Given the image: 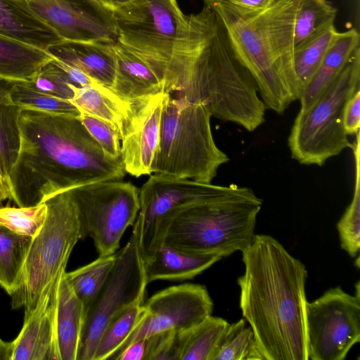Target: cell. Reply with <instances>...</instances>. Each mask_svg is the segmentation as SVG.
<instances>
[{
	"mask_svg": "<svg viewBox=\"0 0 360 360\" xmlns=\"http://www.w3.org/2000/svg\"><path fill=\"white\" fill-rule=\"evenodd\" d=\"M20 147L11 171L12 200L34 206L82 185L121 180V160L109 158L79 117L21 110Z\"/></svg>",
	"mask_w": 360,
	"mask_h": 360,
	"instance_id": "6da1fadb",
	"label": "cell"
},
{
	"mask_svg": "<svg viewBox=\"0 0 360 360\" xmlns=\"http://www.w3.org/2000/svg\"><path fill=\"white\" fill-rule=\"evenodd\" d=\"M242 253L240 308L264 360H308L304 264L266 234Z\"/></svg>",
	"mask_w": 360,
	"mask_h": 360,
	"instance_id": "7a4b0ae2",
	"label": "cell"
},
{
	"mask_svg": "<svg viewBox=\"0 0 360 360\" xmlns=\"http://www.w3.org/2000/svg\"><path fill=\"white\" fill-rule=\"evenodd\" d=\"M303 0H276L249 10L226 0H202L221 19L232 50L255 79L266 108L283 114L299 100L294 27Z\"/></svg>",
	"mask_w": 360,
	"mask_h": 360,
	"instance_id": "3957f363",
	"label": "cell"
},
{
	"mask_svg": "<svg viewBox=\"0 0 360 360\" xmlns=\"http://www.w3.org/2000/svg\"><path fill=\"white\" fill-rule=\"evenodd\" d=\"M206 103L212 117L253 131L265 121L266 106L257 84L236 57L215 13L202 16L190 37L181 93Z\"/></svg>",
	"mask_w": 360,
	"mask_h": 360,
	"instance_id": "277c9868",
	"label": "cell"
},
{
	"mask_svg": "<svg viewBox=\"0 0 360 360\" xmlns=\"http://www.w3.org/2000/svg\"><path fill=\"white\" fill-rule=\"evenodd\" d=\"M262 205L253 198H230L195 202L169 213L161 224L162 244L190 255L226 257L253 241Z\"/></svg>",
	"mask_w": 360,
	"mask_h": 360,
	"instance_id": "5b68a950",
	"label": "cell"
},
{
	"mask_svg": "<svg viewBox=\"0 0 360 360\" xmlns=\"http://www.w3.org/2000/svg\"><path fill=\"white\" fill-rule=\"evenodd\" d=\"M211 117L205 102L170 96L162 113L152 173L211 183L219 167L229 161L215 143Z\"/></svg>",
	"mask_w": 360,
	"mask_h": 360,
	"instance_id": "8992f818",
	"label": "cell"
},
{
	"mask_svg": "<svg viewBox=\"0 0 360 360\" xmlns=\"http://www.w3.org/2000/svg\"><path fill=\"white\" fill-rule=\"evenodd\" d=\"M360 90V48H357L333 81L306 109L298 112L288 145L291 157L306 165L322 166L352 147L343 126V112Z\"/></svg>",
	"mask_w": 360,
	"mask_h": 360,
	"instance_id": "52a82bcc",
	"label": "cell"
},
{
	"mask_svg": "<svg viewBox=\"0 0 360 360\" xmlns=\"http://www.w3.org/2000/svg\"><path fill=\"white\" fill-rule=\"evenodd\" d=\"M46 219L32 238L18 289L11 296L12 307L25 308V319L35 308L45 289L65 270L70 255L81 239L79 224L68 191L48 198Z\"/></svg>",
	"mask_w": 360,
	"mask_h": 360,
	"instance_id": "ba28073f",
	"label": "cell"
},
{
	"mask_svg": "<svg viewBox=\"0 0 360 360\" xmlns=\"http://www.w3.org/2000/svg\"><path fill=\"white\" fill-rule=\"evenodd\" d=\"M113 18L117 41L150 67L166 91L173 48L187 24L176 0H134L114 9Z\"/></svg>",
	"mask_w": 360,
	"mask_h": 360,
	"instance_id": "9c48e42d",
	"label": "cell"
},
{
	"mask_svg": "<svg viewBox=\"0 0 360 360\" xmlns=\"http://www.w3.org/2000/svg\"><path fill=\"white\" fill-rule=\"evenodd\" d=\"M76 210L81 239H92L98 256L113 255L139 214V189L121 180L90 183L67 190Z\"/></svg>",
	"mask_w": 360,
	"mask_h": 360,
	"instance_id": "30bf717a",
	"label": "cell"
},
{
	"mask_svg": "<svg viewBox=\"0 0 360 360\" xmlns=\"http://www.w3.org/2000/svg\"><path fill=\"white\" fill-rule=\"evenodd\" d=\"M257 197L248 187L202 183L154 174L139 189L140 208L134 224L143 262L162 245L161 224L174 210L192 203L230 198Z\"/></svg>",
	"mask_w": 360,
	"mask_h": 360,
	"instance_id": "8fae6325",
	"label": "cell"
},
{
	"mask_svg": "<svg viewBox=\"0 0 360 360\" xmlns=\"http://www.w3.org/2000/svg\"><path fill=\"white\" fill-rule=\"evenodd\" d=\"M115 257L108 278L85 310L77 360H93L100 336L111 319L128 307L143 302L148 283L135 224L127 243Z\"/></svg>",
	"mask_w": 360,
	"mask_h": 360,
	"instance_id": "7c38bea8",
	"label": "cell"
},
{
	"mask_svg": "<svg viewBox=\"0 0 360 360\" xmlns=\"http://www.w3.org/2000/svg\"><path fill=\"white\" fill-rule=\"evenodd\" d=\"M340 287L307 302L305 330L308 359L342 360L360 340V299Z\"/></svg>",
	"mask_w": 360,
	"mask_h": 360,
	"instance_id": "4fadbf2b",
	"label": "cell"
},
{
	"mask_svg": "<svg viewBox=\"0 0 360 360\" xmlns=\"http://www.w3.org/2000/svg\"><path fill=\"white\" fill-rule=\"evenodd\" d=\"M141 321L110 359L115 360L129 345L169 330H188L212 315L213 302L205 286L186 283L171 286L144 302Z\"/></svg>",
	"mask_w": 360,
	"mask_h": 360,
	"instance_id": "5bb4252c",
	"label": "cell"
},
{
	"mask_svg": "<svg viewBox=\"0 0 360 360\" xmlns=\"http://www.w3.org/2000/svg\"><path fill=\"white\" fill-rule=\"evenodd\" d=\"M62 41L115 43L113 11L100 0H24Z\"/></svg>",
	"mask_w": 360,
	"mask_h": 360,
	"instance_id": "9a60e30c",
	"label": "cell"
},
{
	"mask_svg": "<svg viewBox=\"0 0 360 360\" xmlns=\"http://www.w3.org/2000/svg\"><path fill=\"white\" fill-rule=\"evenodd\" d=\"M170 96L161 91L129 99L120 130L121 160L126 173L135 177L152 174L162 113Z\"/></svg>",
	"mask_w": 360,
	"mask_h": 360,
	"instance_id": "2e32d148",
	"label": "cell"
},
{
	"mask_svg": "<svg viewBox=\"0 0 360 360\" xmlns=\"http://www.w3.org/2000/svg\"><path fill=\"white\" fill-rule=\"evenodd\" d=\"M58 278L45 289L33 311L24 319L19 335L11 342L10 360H60L55 325Z\"/></svg>",
	"mask_w": 360,
	"mask_h": 360,
	"instance_id": "e0dca14e",
	"label": "cell"
},
{
	"mask_svg": "<svg viewBox=\"0 0 360 360\" xmlns=\"http://www.w3.org/2000/svg\"><path fill=\"white\" fill-rule=\"evenodd\" d=\"M114 44L61 41L49 51L55 58L80 69L110 89L116 70Z\"/></svg>",
	"mask_w": 360,
	"mask_h": 360,
	"instance_id": "ac0fdd59",
	"label": "cell"
},
{
	"mask_svg": "<svg viewBox=\"0 0 360 360\" xmlns=\"http://www.w3.org/2000/svg\"><path fill=\"white\" fill-rule=\"evenodd\" d=\"M84 314V307L65 270L58 279L56 290L55 325L60 360H77Z\"/></svg>",
	"mask_w": 360,
	"mask_h": 360,
	"instance_id": "d6986e66",
	"label": "cell"
},
{
	"mask_svg": "<svg viewBox=\"0 0 360 360\" xmlns=\"http://www.w3.org/2000/svg\"><path fill=\"white\" fill-rule=\"evenodd\" d=\"M0 34L46 51L62 41L24 0H0Z\"/></svg>",
	"mask_w": 360,
	"mask_h": 360,
	"instance_id": "ffe728a7",
	"label": "cell"
},
{
	"mask_svg": "<svg viewBox=\"0 0 360 360\" xmlns=\"http://www.w3.org/2000/svg\"><path fill=\"white\" fill-rule=\"evenodd\" d=\"M116 70L111 89L124 99H132L165 91L155 72L141 58L116 41Z\"/></svg>",
	"mask_w": 360,
	"mask_h": 360,
	"instance_id": "44dd1931",
	"label": "cell"
},
{
	"mask_svg": "<svg viewBox=\"0 0 360 360\" xmlns=\"http://www.w3.org/2000/svg\"><path fill=\"white\" fill-rule=\"evenodd\" d=\"M222 257L216 255H190L162 244L144 262L147 283L156 280H186L201 274Z\"/></svg>",
	"mask_w": 360,
	"mask_h": 360,
	"instance_id": "7402d4cb",
	"label": "cell"
},
{
	"mask_svg": "<svg viewBox=\"0 0 360 360\" xmlns=\"http://www.w3.org/2000/svg\"><path fill=\"white\" fill-rule=\"evenodd\" d=\"M54 60L49 51L0 34V78L15 82L30 81Z\"/></svg>",
	"mask_w": 360,
	"mask_h": 360,
	"instance_id": "603a6c76",
	"label": "cell"
},
{
	"mask_svg": "<svg viewBox=\"0 0 360 360\" xmlns=\"http://www.w3.org/2000/svg\"><path fill=\"white\" fill-rule=\"evenodd\" d=\"M359 47V34L355 28L338 33L299 98L301 110L306 109L312 103L340 73Z\"/></svg>",
	"mask_w": 360,
	"mask_h": 360,
	"instance_id": "cb8c5ba5",
	"label": "cell"
},
{
	"mask_svg": "<svg viewBox=\"0 0 360 360\" xmlns=\"http://www.w3.org/2000/svg\"><path fill=\"white\" fill-rule=\"evenodd\" d=\"M74 95L69 100L79 110L84 111L111 124L119 133L129 105V99H124L111 89L99 83L76 86L70 84Z\"/></svg>",
	"mask_w": 360,
	"mask_h": 360,
	"instance_id": "d4e9b609",
	"label": "cell"
},
{
	"mask_svg": "<svg viewBox=\"0 0 360 360\" xmlns=\"http://www.w3.org/2000/svg\"><path fill=\"white\" fill-rule=\"evenodd\" d=\"M338 33L331 23L295 45L294 65L300 95Z\"/></svg>",
	"mask_w": 360,
	"mask_h": 360,
	"instance_id": "484cf974",
	"label": "cell"
},
{
	"mask_svg": "<svg viewBox=\"0 0 360 360\" xmlns=\"http://www.w3.org/2000/svg\"><path fill=\"white\" fill-rule=\"evenodd\" d=\"M32 240L0 226V286L10 296L19 286Z\"/></svg>",
	"mask_w": 360,
	"mask_h": 360,
	"instance_id": "4316f807",
	"label": "cell"
},
{
	"mask_svg": "<svg viewBox=\"0 0 360 360\" xmlns=\"http://www.w3.org/2000/svg\"><path fill=\"white\" fill-rule=\"evenodd\" d=\"M210 360H264L251 327L240 319L229 324L221 336Z\"/></svg>",
	"mask_w": 360,
	"mask_h": 360,
	"instance_id": "83f0119b",
	"label": "cell"
},
{
	"mask_svg": "<svg viewBox=\"0 0 360 360\" xmlns=\"http://www.w3.org/2000/svg\"><path fill=\"white\" fill-rule=\"evenodd\" d=\"M144 313V302H136L112 319L100 336L93 360L110 359L135 328Z\"/></svg>",
	"mask_w": 360,
	"mask_h": 360,
	"instance_id": "f1b7e54d",
	"label": "cell"
},
{
	"mask_svg": "<svg viewBox=\"0 0 360 360\" xmlns=\"http://www.w3.org/2000/svg\"><path fill=\"white\" fill-rule=\"evenodd\" d=\"M352 143L355 162V185L351 202L337 224L341 248L355 258L360 250V155L359 132Z\"/></svg>",
	"mask_w": 360,
	"mask_h": 360,
	"instance_id": "f546056e",
	"label": "cell"
},
{
	"mask_svg": "<svg viewBox=\"0 0 360 360\" xmlns=\"http://www.w3.org/2000/svg\"><path fill=\"white\" fill-rule=\"evenodd\" d=\"M115 261V254L98 256L94 262L71 272H66L67 278L82 302L84 311L105 283Z\"/></svg>",
	"mask_w": 360,
	"mask_h": 360,
	"instance_id": "4dcf8cb0",
	"label": "cell"
},
{
	"mask_svg": "<svg viewBox=\"0 0 360 360\" xmlns=\"http://www.w3.org/2000/svg\"><path fill=\"white\" fill-rule=\"evenodd\" d=\"M229 324L222 318L207 316L188 331L180 360H210Z\"/></svg>",
	"mask_w": 360,
	"mask_h": 360,
	"instance_id": "1f68e13d",
	"label": "cell"
},
{
	"mask_svg": "<svg viewBox=\"0 0 360 360\" xmlns=\"http://www.w3.org/2000/svg\"><path fill=\"white\" fill-rule=\"evenodd\" d=\"M21 110L11 100L0 103V167L10 183L20 147L18 118Z\"/></svg>",
	"mask_w": 360,
	"mask_h": 360,
	"instance_id": "d6a6232c",
	"label": "cell"
},
{
	"mask_svg": "<svg viewBox=\"0 0 360 360\" xmlns=\"http://www.w3.org/2000/svg\"><path fill=\"white\" fill-rule=\"evenodd\" d=\"M10 96L12 102L22 109L49 114L79 117V109L69 100L37 91L25 82H15Z\"/></svg>",
	"mask_w": 360,
	"mask_h": 360,
	"instance_id": "836d02e7",
	"label": "cell"
},
{
	"mask_svg": "<svg viewBox=\"0 0 360 360\" xmlns=\"http://www.w3.org/2000/svg\"><path fill=\"white\" fill-rule=\"evenodd\" d=\"M337 9L326 0H303L294 27L295 45L334 23Z\"/></svg>",
	"mask_w": 360,
	"mask_h": 360,
	"instance_id": "e575fe53",
	"label": "cell"
},
{
	"mask_svg": "<svg viewBox=\"0 0 360 360\" xmlns=\"http://www.w3.org/2000/svg\"><path fill=\"white\" fill-rule=\"evenodd\" d=\"M48 214L45 202L30 207H0V226L16 234L35 236Z\"/></svg>",
	"mask_w": 360,
	"mask_h": 360,
	"instance_id": "d590c367",
	"label": "cell"
},
{
	"mask_svg": "<svg viewBox=\"0 0 360 360\" xmlns=\"http://www.w3.org/2000/svg\"><path fill=\"white\" fill-rule=\"evenodd\" d=\"M188 330H169L148 337L144 360H180Z\"/></svg>",
	"mask_w": 360,
	"mask_h": 360,
	"instance_id": "8d00e7d4",
	"label": "cell"
},
{
	"mask_svg": "<svg viewBox=\"0 0 360 360\" xmlns=\"http://www.w3.org/2000/svg\"><path fill=\"white\" fill-rule=\"evenodd\" d=\"M79 112V117L82 124L105 155L112 160H121V143L117 131L108 122L84 111Z\"/></svg>",
	"mask_w": 360,
	"mask_h": 360,
	"instance_id": "74e56055",
	"label": "cell"
},
{
	"mask_svg": "<svg viewBox=\"0 0 360 360\" xmlns=\"http://www.w3.org/2000/svg\"><path fill=\"white\" fill-rule=\"evenodd\" d=\"M23 82L37 91L67 100L74 95L70 81L54 60L46 65L32 79Z\"/></svg>",
	"mask_w": 360,
	"mask_h": 360,
	"instance_id": "f35d334b",
	"label": "cell"
},
{
	"mask_svg": "<svg viewBox=\"0 0 360 360\" xmlns=\"http://www.w3.org/2000/svg\"><path fill=\"white\" fill-rule=\"evenodd\" d=\"M343 126L348 136L355 135L360 128V90L347 101L343 112Z\"/></svg>",
	"mask_w": 360,
	"mask_h": 360,
	"instance_id": "ab89813d",
	"label": "cell"
},
{
	"mask_svg": "<svg viewBox=\"0 0 360 360\" xmlns=\"http://www.w3.org/2000/svg\"><path fill=\"white\" fill-rule=\"evenodd\" d=\"M55 63L66 74L71 84L76 86H84L97 84L80 69L55 58Z\"/></svg>",
	"mask_w": 360,
	"mask_h": 360,
	"instance_id": "60d3db41",
	"label": "cell"
},
{
	"mask_svg": "<svg viewBox=\"0 0 360 360\" xmlns=\"http://www.w3.org/2000/svg\"><path fill=\"white\" fill-rule=\"evenodd\" d=\"M147 339L136 340L127 346L116 357L115 360H144Z\"/></svg>",
	"mask_w": 360,
	"mask_h": 360,
	"instance_id": "b9f144b4",
	"label": "cell"
},
{
	"mask_svg": "<svg viewBox=\"0 0 360 360\" xmlns=\"http://www.w3.org/2000/svg\"><path fill=\"white\" fill-rule=\"evenodd\" d=\"M230 4L249 10H262L276 0H226Z\"/></svg>",
	"mask_w": 360,
	"mask_h": 360,
	"instance_id": "7bdbcfd3",
	"label": "cell"
},
{
	"mask_svg": "<svg viewBox=\"0 0 360 360\" xmlns=\"http://www.w3.org/2000/svg\"><path fill=\"white\" fill-rule=\"evenodd\" d=\"M7 199L12 200L11 185L0 167V205Z\"/></svg>",
	"mask_w": 360,
	"mask_h": 360,
	"instance_id": "ee69618b",
	"label": "cell"
},
{
	"mask_svg": "<svg viewBox=\"0 0 360 360\" xmlns=\"http://www.w3.org/2000/svg\"><path fill=\"white\" fill-rule=\"evenodd\" d=\"M15 82L0 78V103L11 100L10 93Z\"/></svg>",
	"mask_w": 360,
	"mask_h": 360,
	"instance_id": "f6af8a7d",
	"label": "cell"
},
{
	"mask_svg": "<svg viewBox=\"0 0 360 360\" xmlns=\"http://www.w3.org/2000/svg\"><path fill=\"white\" fill-rule=\"evenodd\" d=\"M11 342H6L0 338V360H10Z\"/></svg>",
	"mask_w": 360,
	"mask_h": 360,
	"instance_id": "bcb514c9",
	"label": "cell"
},
{
	"mask_svg": "<svg viewBox=\"0 0 360 360\" xmlns=\"http://www.w3.org/2000/svg\"><path fill=\"white\" fill-rule=\"evenodd\" d=\"M105 6L112 11L118 7L126 5L134 0H100Z\"/></svg>",
	"mask_w": 360,
	"mask_h": 360,
	"instance_id": "7dc6e473",
	"label": "cell"
}]
</instances>
